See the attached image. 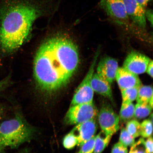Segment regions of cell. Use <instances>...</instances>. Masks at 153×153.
<instances>
[{"mask_svg": "<svg viewBox=\"0 0 153 153\" xmlns=\"http://www.w3.org/2000/svg\"><path fill=\"white\" fill-rule=\"evenodd\" d=\"M77 46L66 36L49 38L40 46L34 58V77L41 90L51 93L68 84L79 66Z\"/></svg>", "mask_w": 153, "mask_h": 153, "instance_id": "cell-1", "label": "cell"}, {"mask_svg": "<svg viewBox=\"0 0 153 153\" xmlns=\"http://www.w3.org/2000/svg\"><path fill=\"white\" fill-rule=\"evenodd\" d=\"M54 0H2L0 4V51L14 53L22 45L35 21L51 14Z\"/></svg>", "mask_w": 153, "mask_h": 153, "instance_id": "cell-2", "label": "cell"}, {"mask_svg": "<svg viewBox=\"0 0 153 153\" xmlns=\"http://www.w3.org/2000/svg\"><path fill=\"white\" fill-rule=\"evenodd\" d=\"M34 129L20 117L0 123V146L4 149L18 148L29 141L33 136Z\"/></svg>", "mask_w": 153, "mask_h": 153, "instance_id": "cell-3", "label": "cell"}, {"mask_svg": "<svg viewBox=\"0 0 153 153\" xmlns=\"http://www.w3.org/2000/svg\"><path fill=\"white\" fill-rule=\"evenodd\" d=\"M99 51L95 53L88 71L83 81L74 92L71 106L74 105L93 102L94 91L92 89L91 82L94 74L95 68L99 56Z\"/></svg>", "mask_w": 153, "mask_h": 153, "instance_id": "cell-4", "label": "cell"}, {"mask_svg": "<svg viewBox=\"0 0 153 153\" xmlns=\"http://www.w3.org/2000/svg\"><path fill=\"white\" fill-rule=\"evenodd\" d=\"M96 107L93 102L78 104L70 107L65 118L68 125H77L96 118L97 114Z\"/></svg>", "mask_w": 153, "mask_h": 153, "instance_id": "cell-5", "label": "cell"}, {"mask_svg": "<svg viewBox=\"0 0 153 153\" xmlns=\"http://www.w3.org/2000/svg\"><path fill=\"white\" fill-rule=\"evenodd\" d=\"M99 6L116 24L120 25L128 24L129 19L123 0H100Z\"/></svg>", "mask_w": 153, "mask_h": 153, "instance_id": "cell-6", "label": "cell"}, {"mask_svg": "<svg viewBox=\"0 0 153 153\" xmlns=\"http://www.w3.org/2000/svg\"><path fill=\"white\" fill-rule=\"evenodd\" d=\"M98 120L101 130L107 135L112 136L119 129V116L108 105H105L101 108Z\"/></svg>", "mask_w": 153, "mask_h": 153, "instance_id": "cell-7", "label": "cell"}, {"mask_svg": "<svg viewBox=\"0 0 153 153\" xmlns=\"http://www.w3.org/2000/svg\"><path fill=\"white\" fill-rule=\"evenodd\" d=\"M151 60L149 57L142 53L132 51L126 57L122 67L138 75L146 72Z\"/></svg>", "mask_w": 153, "mask_h": 153, "instance_id": "cell-8", "label": "cell"}, {"mask_svg": "<svg viewBox=\"0 0 153 153\" xmlns=\"http://www.w3.org/2000/svg\"><path fill=\"white\" fill-rule=\"evenodd\" d=\"M118 68V62L116 59L105 56L101 59L97 64V73L111 85L115 80Z\"/></svg>", "mask_w": 153, "mask_h": 153, "instance_id": "cell-9", "label": "cell"}, {"mask_svg": "<svg viewBox=\"0 0 153 153\" xmlns=\"http://www.w3.org/2000/svg\"><path fill=\"white\" fill-rule=\"evenodd\" d=\"M97 128L96 118L76 125L72 131L77 137L78 146H81L95 136Z\"/></svg>", "mask_w": 153, "mask_h": 153, "instance_id": "cell-10", "label": "cell"}, {"mask_svg": "<svg viewBox=\"0 0 153 153\" xmlns=\"http://www.w3.org/2000/svg\"><path fill=\"white\" fill-rule=\"evenodd\" d=\"M126 12L129 19L139 27H146L145 9L135 0H123Z\"/></svg>", "mask_w": 153, "mask_h": 153, "instance_id": "cell-11", "label": "cell"}, {"mask_svg": "<svg viewBox=\"0 0 153 153\" xmlns=\"http://www.w3.org/2000/svg\"><path fill=\"white\" fill-rule=\"evenodd\" d=\"M120 91L135 87H140L142 83L138 75L119 67L117 72L116 79Z\"/></svg>", "mask_w": 153, "mask_h": 153, "instance_id": "cell-12", "label": "cell"}, {"mask_svg": "<svg viewBox=\"0 0 153 153\" xmlns=\"http://www.w3.org/2000/svg\"><path fill=\"white\" fill-rule=\"evenodd\" d=\"M111 85L97 73L93 74L91 78V85L94 92H95L103 96L111 99L112 93Z\"/></svg>", "mask_w": 153, "mask_h": 153, "instance_id": "cell-13", "label": "cell"}, {"mask_svg": "<svg viewBox=\"0 0 153 153\" xmlns=\"http://www.w3.org/2000/svg\"><path fill=\"white\" fill-rule=\"evenodd\" d=\"M112 137V136L106 135L102 131L95 136L93 153H102L108 146Z\"/></svg>", "mask_w": 153, "mask_h": 153, "instance_id": "cell-14", "label": "cell"}, {"mask_svg": "<svg viewBox=\"0 0 153 153\" xmlns=\"http://www.w3.org/2000/svg\"><path fill=\"white\" fill-rule=\"evenodd\" d=\"M135 105L133 102L122 103L120 112V121L122 123H127L134 117Z\"/></svg>", "mask_w": 153, "mask_h": 153, "instance_id": "cell-15", "label": "cell"}, {"mask_svg": "<svg viewBox=\"0 0 153 153\" xmlns=\"http://www.w3.org/2000/svg\"><path fill=\"white\" fill-rule=\"evenodd\" d=\"M153 97V88L150 85H141L139 88L136 100L139 104H149V101Z\"/></svg>", "mask_w": 153, "mask_h": 153, "instance_id": "cell-16", "label": "cell"}, {"mask_svg": "<svg viewBox=\"0 0 153 153\" xmlns=\"http://www.w3.org/2000/svg\"><path fill=\"white\" fill-rule=\"evenodd\" d=\"M152 108L149 104H142L137 103L135 106L134 117L137 119H143L152 113Z\"/></svg>", "mask_w": 153, "mask_h": 153, "instance_id": "cell-17", "label": "cell"}, {"mask_svg": "<svg viewBox=\"0 0 153 153\" xmlns=\"http://www.w3.org/2000/svg\"><path fill=\"white\" fill-rule=\"evenodd\" d=\"M140 87H133L121 91L122 103L128 104L136 100Z\"/></svg>", "mask_w": 153, "mask_h": 153, "instance_id": "cell-18", "label": "cell"}, {"mask_svg": "<svg viewBox=\"0 0 153 153\" xmlns=\"http://www.w3.org/2000/svg\"><path fill=\"white\" fill-rule=\"evenodd\" d=\"M126 129L130 135L134 138L141 135V124L136 120H131L126 124Z\"/></svg>", "mask_w": 153, "mask_h": 153, "instance_id": "cell-19", "label": "cell"}, {"mask_svg": "<svg viewBox=\"0 0 153 153\" xmlns=\"http://www.w3.org/2000/svg\"><path fill=\"white\" fill-rule=\"evenodd\" d=\"M78 142L77 137L72 131L67 134L63 140V146L68 150L74 148L76 145H77Z\"/></svg>", "mask_w": 153, "mask_h": 153, "instance_id": "cell-20", "label": "cell"}, {"mask_svg": "<svg viewBox=\"0 0 153 153\" xmlns=\"http://www.w3.org/2000/svg\"><path fill=\"white\" fill-rule=\"evenodd\" d=\"M119 142L127 147H131L135 143V139L129 134L125 128H122L120 131Z\"/></svg>", "mask_w": 153, "mask_h": 153, "instance_id": "cell-21", "label": "cell"}, {"mask_svg": "<svg viewBox=\"0 0 153 153\" xmlns=\"http://www.w3.org/2000/svg\"><path fill=\"white\" fill-rule=\"evenodd\" d=\"M153 131L152 122L149 120H143L141 124V135L143 138L152 136Z\"/></svg>", "mask_w": 153, "mask_h": 153, "instance_id": "cell-22", "label": "cell"}, {"mask_svg": "<svg viewBox=\"0 0 153 153\" xmlns=\"http://www.w3.org/2000/svg\"><path fill=\"white\" fill-rule=\"evenodd\" d=\"M145 141L143 138H141L135 142L131 146L129 153H148L145 148Z\"/></svg>", "mask_w": 153, "mask_h": 153, "instance_id": "cell-23", "label": "cell"}, {"mask_svg": "<svg viewBox=\"0 0 153 153\" xmlns=\"http://www.w3.org/2000/svg\"><path fill=\"white\" fill-rule=\"evenodd\" d=\"M95 138V136L80 146L81 149L78 153H93Z\"/></svg>", "mask_w": 153, "mask_h": 153, "instance_id": "cell-24", "label": "cell"}, {"mask_svg": "<svg viewBox=\"0 0 153 153\" xmlns=\"http://www.w3.org/2000/svg\"><path fill=\"white\" fill-rule=\"evenodd\" d=\"M111 153H128L127 147L118 142L113 147Z\"/></svg>", "mask_w": 153, "mask_h": 153, "instance_id": "cell-25", "label": "cell"}, {"mask_svg": "<svg viewBox=\"0 0 153 153\" xmlns=\"http://www.w3.org/2000/svg\"><path fill=\"white\" fill-rule=\"evenodd\" d=\"M145 148L148 153H153V138L152 136L148 137L145 141Z\"/></svg>", "mask_w": 153, "mask_h": 153, "instance_id": "cell-26", "label": "cell"}, {"mask_svg": "<svg viewBox=\"0 0 153 153\" xmlns=\"http://www.w3.org/2000/svg\"><path fill=\"white\" fill-rule=\"evenodd\" d=\"M145 18L148 19L149 22L151 24V25L152 26L153 25V12L152 9H145Z\"/></svg>", "mask_w": 153, "mask_h": 153, "instance_id": "cell-27", "label": "cell"}, {"mask_svg": "<svg viewBox=\"0 0 153 153\" xmlns=\"http://www.w3.org/2000/svg\"><path fill=\"white\" fill-rule=\"evenodd\" d=\"M9 83V77L5 78L4 79L0 81V93L8 86Z\"/></svg>", "mask_w": 153, "mask_h": 153, "instance_id": "cell-28", "label": "cell"}, {"mask_svg": "<svg viewBox=\"0 0 153 153\" xmlns=\"http://www.w3.org/2000/svg\"><path fill=\"white\" fill-rule=\"evenodd\" d=\"M153 62L152 60H151L147 67L146 72L151 77H153Z\"/></svg>", "mask_w": 153, "mask_h": 153, "instance_id": "cell-29", "label": "cell"}, {"mask_svg": "<svg viewBox=\"0 0 153 153\" xmlns=\"http://www.w3.org/2000/svg\"><path fill=\"white\" fill-rule=\"evenodd\" d=\"M135 1L139 3L141 6L143 7V8H145L148 3L150 2L152 0H135Z\"/></svg>", "mask_w": 153, "mask_h": 153, "instance_id": "cell-30", "label": "cell"}, {"mask_svg": "<svg viewBox=\"0 0 153 153\" xmlns=\"http://www.w3.org/2000/svg\"><path fill=\"white\" fill-rule=\"evenodd\" d=\"M149 104L152 108H153V97H152L150 100L149 101Z\"/></svg>", "mask_w": 153, "mask_h": 153, "instance_id": "cell-31", "label": "cell"}, {"mask_svg": "<svg viewBox=\"0 0 153 153\" xmlns=\"http://www.w3.org/2000/svg\"><path fill=\"white\" fill-rule=\"evenodd\" d=\"M4 149V148H2V147H1V146H0V152H2V151Z\"/></svg>", "mask_w": 153, "mask_h": 153, "instance_id": "cell-32", "label": "cell"}, {"mask_svg": "<svg viewBox=\"0 0 153 153\" xmlns=\"http://www.w3.org/2000/svg\"><path fill=\"white\" fill-rule=\"evenodd\" d=\"M1 108H0V116H1Z\"/></svg>", "mask_w": 153, "mask_h": 153, "instance_id": "cell-33", "label": "cell"}, {"mask_svg": "<svg viewBox=\"0 0 153 153\" xmlns=\"http://www.w3.org/2000/svg\"></svg>", "mask_w": 153, "mask_h": 153, "instance_id": "cell-34", "label": "cell"}, {"mask_svg": "<svg viewBox=\"0 0 153 153\" xmlns=\"http://www.w3.org/2000/svg\"></svg>", "mask_w": 153, "mask_h": 153, "instance_id": "cell-35", "label": "cell"}]
</instances>
